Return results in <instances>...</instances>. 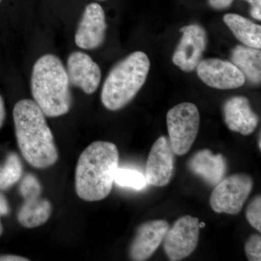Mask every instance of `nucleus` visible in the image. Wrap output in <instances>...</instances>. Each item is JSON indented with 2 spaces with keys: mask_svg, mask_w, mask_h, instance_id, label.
<instances>
[{
  "mask_svg": "<svg viewBox=\"0 0 261 261\" xmlns=\"http://www.w3.org/2000/svg\"><path fill=\"white\" fill-rule=\"evenodd\" d=\"M10 214V205L6 197L0 193V217Z\"/></svg>",
  "mask_w": 261,
  "mask_h": 261,
  "instance_id": "26",
  "label": "nucleus"
},
{
  "mask_svg": "<svg viewBox=\"0 0 261 261\" xmlns=\"http://www.w3.org/2000/svg\"><path fill=\"white\" fill-rule=\"evenodd\" d=\"M199 226H200V228L205 227V224L204 222H200L199 223Z\"/></svg>",
  "mask_w": 261,
  "mask_h": 261,
  "instance_id": "30",
  "label": "nucleus"
},
{
  "mask_svg": "<svg viewBox=\"0 0 261 261\" xmlns=\"http://www.w3.org/2000/svg\"><path fill=\"white\" fill-rule=\"evenodd\" d=\"M253 180L245 173H236L223 178L211 193V208L217 214L237 215L251 193Z\"/></svg>",
  "mask_w": 261,
  "mask_h": 261,
  "instance_id": "6",
  "label": "nucleus"
},
{
  "mask_svg": "<svg viewBox=\"0 0 261 261\" xmlns=\"http://www.w3.org/2000/svg\"><path fill=\"white\" fill-rule=\"evenodd\" d=\"M224 121L232 132L251 135L258 124V116L252 111L250 101L244 96H236L224 103Z\"/></svg>",
  "mask_w": 261,
  "mask_h": 261,
  "instance_id": "14",
  "label": "nucleus"
},
{
  "mask_svg": "<svg viewBox=\"0 0 261 261\" xmlns=\"http://www.w3.org/2000/svg\"><path fill=\"white\" fill-rule=\"evenodd\" d=\"M246 218L252 227L261 231V197L257 195L249 203L246 209Z\"/></svg>",
  "mask_w": 261,
  "mask_h": 261,
  "instance_id": "22",
  "label": "nucleus"
},
{
  "mask_svg": "<svg viewBox=\"0 0 261 261\" xmlns=\"http://www.w3.org/2000/svg\"><path fill=\"white\" fill-rule=\"evenodd\" d=\"M224 23L238 40L247 47L260 49L261 27L241 15L228 13L224 15Z\"/></svg>",
  "mask_w": 261,
  "mask_h": 261,
  "instance_id": "18",
  "label": "nucleus"
},
{
  "mask_svg": "<svg viewBox=\"0 0 261 261\" xmlns=\"http://www.w3.org/2000/svg\"><path fill=\"white\" fill-rule=\"evenodd\" d=\"M15 135L24 159L34 168L44 169L59 159L54 137L45 115L37 103L22 99L13 110Z\"/></svg>",
  "mask_w": 261,
  "mask_h": 261,
  "instance_id": "1",
  "label": "nucleus"
},
{
  "mask_svg": "<svg viewBox=\"0 0 261 261\" xmlns=\"http://www.w3.org/2000/svg\"><path fill=\"white\" fill-rule=\"evenodd\" d=\"M231 63L241 70L245 79L252 84H260L261 80V51L247 46L238 45L231 55Z\"/></svg>",
  "mask_w": 261,
  "mask_h": 261,
  "instance_id": "16",
  "label": "nucleus"
},
{
  "mask_svg": "<svg viewBox=\"0 0 261 261\" xmlns=\"http://www.w3.org/2000/svg\"><path fill=\"white\" fill-rule=\"evenodd\" d=\"M259 149H260L261 145H260V136H259Z\"/></svg>",
  "mask_w": 261,
  "mask_h": 261,
  "instance_id": "31",
  "label": "nucleus"
},
{
  "mask_svg": "<svg viewBox=\"0 0 261 261\" xmlns=\"http://www.w3.org/2000/svg\"><path fill=\"white\" fill-rule=\"evenodd\" d=\"M5 114H6V113H5L4 100H3L2 96L0 95V128L3 126V123H4Z\"/></svg>",
  "mask_w": 261,
  "mask_h": 261,
  "instance_id": "28",
  "label": "nucleus"
},
{
  "mask_svg": "<svg viewBox=\"0 0 261 261\" xmlns=\"http://www.w3.org/2000/svg\"><path fill=\"white\" fill-rule=\"evenodd\" d=\"M170 144L173 152L184 155L191 149L198 135L200 116L191 102H182L171 108L166 116Z\"/></svg>",
  "mask_w": 261,
  "mask_h": 261,
  "instance_id": "5",
  "label": "nucleus"
},
{
  "mask_svg": "<svg viewBox=\"0 0 261 261\" xmlns=\"http://www.w3.org/2000/svg\"><path fill=\"white\" fill-rule=\"evenodd\" d=\"M168 228L169 224L165 220H152L141 225L130 246V259L135 261L149 259L162 243Z\"/></svg>",
  "mask_w": 261,
  "mask_h": 261,
  "instance_id": "12",
  "label": "nucleus"
},
{
  "mask_svg": "<svg viewBox=\"0 0 261 261\" xmlns=\"http://www.w3.org/2000/svg\"><path fill=\"white\" fill-rule=\"evenodd\" d=\"M188 165L192 172L211 185L219 183L226 171V161L223 154H215L210 149L197 152L192 156Z\"/></svg>",
  "mask_w": 261,
  "mask_h": 261,
  "instance_id": "15",
  "label": "nucleus"
},
{
  "mask_svg": "<svg viewBox=\"0 0 261 261\" xmlns=\"http://www.w3.org/2000/svg\"><path fill=\"white\" fill-rule=\"evenodd\" d=\"M23 175V165L20 157L11 152L7 156L3 166L0 165V190H9L20 181Z\"/></svg>",
  "mask_w": 261,
  "mask_h": 261,
  "instance_id": "19",
  "label": "nucleus"
},
{
  "mask_svg": "<svg viewBox=\"0 0 261 261\" xmlns=\"http://www.w3.org/2000/svg\"><path fill=\"white\" fill-rule=\"evenodd\" d=\"M51 214V202L41 196L24 200L18 214V220L24 227L37 228L45 224Z\"/></svg>",
  "mask_w": 261,
  "mask_h": 261,
  "instance_id": "17",
  "label": "nucleus"
},
{
  "mask_svg": "<svg viewBox=\"0 0 261 261\" xmlns=\"http://www.w3.org/2000/svg\"><path fill=\"white\" fill-rule=\"evenodd\" d=\"M29 259L25 257L15 255H0V261H29Z\"/></svg>",
  "mask_w": 261,
  "mask_h": 261,
  "instance_id": "27",
  "label": "nucleus"
},
{
  "mask_svg": "<svg viewBox=\"0 0 261 261\" xmlns=\"http://www.w3.org/2000/svg\"><path fill=\"white\" fill-rule=\"evenodd\" d=\"M107 23L102 7L91 3L86 7L75 35L79 47L94 49L102 45L106 39Z\"/></svg>",
  "mask_w": 261,
  "mask_h": 261,
  "instance_id": "11",
  "label": "nucleus"
},
{
  "mask_svg": "<svg viewBox=\"0 0 261 261\" xmlns=\"http://www.w3.org/2000/svg\"><path fill=\"white\" fill-rule=\"evenodd\" d=\"M2 0H0V3H1Z\"/></svg>",
  "mask_w": 261,
  "mask_h": 261,
  "instance_id": "32",
  "label": "nucleus"
},
{
  "mask_svg": "<svg viewBox=\"0 0 261 261\" xmlns=\"http://www.w3.org/2000/svg\"><path fill=\"white\" fill-rule=\"evenodd\" d=\"M174 154L168 137L162 136L154 142L146 165L147 185L164 187L169 183L174 168Z\"/></svg>",
  "mask_w": 261,
  "mask_h": 261,
  "instance_id": "10",
  "label": "nucleus"
},
{
  "mask_svg": "<svg viewBox=\"0 0 261 261\" xmlns=\"http://www.w3.org/2000/svg\"><path fill=\"white\" fill-rule=\"evenodd\" d=\"M114 182L119 186L129 187L136 190H142L147 185L143 173L127 168H118L115 175Z\"/></svg>",
  "mask_w": 261,
  "mask_h": 261,
  "instance_id": "20",
  "label": "nucleus"
},
{
  "mask_svg": "<svg viewBox=\"0 0 261 261\" xmlns=\"http://www.w3.org/2000/svg\"><path fill=\"white\" fill-rule=\"evenodd\" d=\"M233 0H208L209 5L215 10L227 9L232 4Z\"/></svg>",
  "mask_w": 261,
  "mask_h": 261,
  "instance_id": "25",
  "label": "nucleus"
},
{
  "mask_svg": "<svg viewBox=\"0 0 261 261\" xmlns=\"http://www.w3.org/2000/svg\"><path fill=\"white\" fill-rule=\"evenodd\" d=\"M42 187L39 179L32 173H27L22 179L19 187V192L23 200L41 196Z\"/></svg>",
  "mask_w": 261,
  "mask_h": 261,
  "instance_id": "21",
  "label": "nucleus"
},
{
  "mask_svg": "<svg viewBox=\"0 0 261 261\" xmlns=\"http://www.w3.org/2000/svg\"><path fill=\"white\" fill-rule=\"evenodd\" d=\"M66 71L70 84L80 87L86 94H93L100 84V68L90 56L82 51L70 55Z\"/></svg>",
  "mask_w": 261,
  "mask_h": 261,
  "instance_id": "13",
  "label": "nucleus"
},
{
  "mask_svg": "<svg viewBox=\"0 0 261 261\" xmlns=\"http://www.w3.org/2000/svg\"><path fill=\"white\" fill-rule=\"evenodd\" d=\"M150 61L143 51H135L113 67L105 81L101 99L105 107L116 111L127 106L145 84Z\"/></svg>",
  "mask_w": 261,
  "mask_h": 261,
  "instance_id": "4",
  "label": "nucleus"
},
{
  "mask_svg": "<svg viewBox=\"0 0 261 261\" xmlns=\"http://www.w3.org/2000/svg\"><path fill=\"white\" fill-rule=\"evenodd\" d=\"M180 32L182 36L173 53V63L183 71L192 72L202 61L207 47V34L198 24L185 25Z\"/></svg>",
  "mask_w": 261,
  "mask_h": 261,
  "instance_id": "8",
  "label": "nucleus"
},
{
  "mask_svg": "<svg viewBox=\"0 0 261 261\" xmlns=\"http://www.w3.org/2000/svg\"><path fill=\"white\" fill-rule=\"evenodd\" d=\"M196 68L199 78L212 88L237 89L246 82L241 70L231 62L209 58L202 60Z\"/></svg>",
  "mask_w": 261,
  "mask_h": 261,
  "instance_id": "9",
  "label": "nucleus"
},
{
  "mask_svg": "<svg viewBox=\"0 0 261 261\" xmlns=\"http://www.w3.org/2000/svg\"><path fill=\"white\" fill-rule=\"evenodd\" d=\"M119 163V152L112 142H92L81 154L75 168V187L82 200L96 202L112 190Z\"/></svg>",
  "mask_w": 261,
  "mask_h": 261,
  "instance_id": "2",
  "label": "nucleus"
},
{
  "mask_svg": "<svg viewBox=\"0 0 261 261\" xmlns=\"http://www.w3.org/2000/svg\"><path fill=\"white\" fill-rule=\"evenodd\" d=\"M70 81L58 57H41L33 68L32 92L34 102L46 116L56 118L69 112L72 106Z\"/></svg>",
  "mask_w": 261,
  "mask_h": 261,
  "instance_id": "3",
  "label": "nucleus"
},
{
  "mask_svg": "<svg viewBox=\"0 0 261 261\" xmlns=\"http://www.w3.org/2000/svg\"><path fill=\"white\" fill-rule=\"evenodd\" d=\"M245 254L248 260H261L260 235L253 234L249 238L245 245Z\"/></svg>",
  "mask_w": 261,
  "mask_h": 261,
  "instance_id": "23",
  "label": "nucleus"
},
{
  "mask_svg": "<svg viewBox=\"0 0 261 261\" xmlns=\"http://www.w3.org/2000/svg\"><path fill=\"white\" fill-rule=\"evenodd\" d=\"M250 5V15L256 20H261V0H245Z\"/></svg>",
  "mask_w": 261,
  "mask_h": 261,
  "instance_id": "24",
  "label": "nucleus"
},
{
  "mask_svg": "<svg viewBox=\"0 0 261 261\" xmlns=\"http://www.w3.org/2000/svg\"><path fill=\"white\" fill-rule=\"evenodd\" d=\"M199 223L197 218L185 216L168 228L163 242L164 251L170 260H183L195 251L200 238Z\"/></svg>",
  "mask_w": 261,
  "mask_h": 261,
  "instance_id": "7",
  "label": "nucleus"
},
{
  "mask_svg": "<svg viewBox=\"0 0 261 261\" xmlns=\"http://www.w3.org/2000/svg\"><path fill=\"white\" fill-rule=\"evenodd\" d=\"M1 218V217H0ZM3 224H2L1 219H0V237L3 234Z\"/></svg>",
  "mask_w": 261,
  "mask_h": 261,
  "instance_id": "29",
  "label": "nucleus"
}]
</instances>
